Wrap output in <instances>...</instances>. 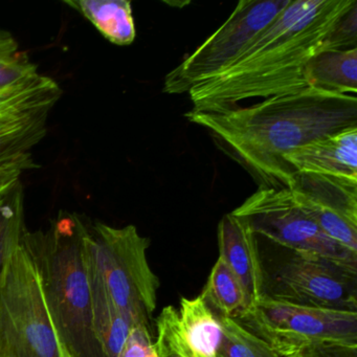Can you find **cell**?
<instances>
[{"label": "cell", "instance_id": "6da1fadb", "mask_svg": "<svg viewBox=\"0 0 357 357\" xmlns=\"http://www.w3.org/2000/svg\"><path fill=\"white\" fill-rule=\"evenodd\" d=\"M356 0H291L229 68L194 85V110H227L307 86L304 68L319 52L356 47Z\"/></svg>", "mask_w": 357, "mask_h": 357}, {"label": "cell", "instance_id": "7a4b0ae2", "mask_svg": "<svg viewBox=\"0 0 357 357\" xmlns=\"http://www.w3.org/2000/svg\"><path fill=\"white\" fill-rule=\"evenodd\" d=\"M188 120L208 130L219 149L245 169L259 188H288L284 156L301 146L357 128L356 96L305 87L248 107L194 110Z\"/></svg>", "mask_w": 357, "mask_h": 357}, {"label": "cell", "instance_id": "3957f363", "mask_svg": "<svg viewBox=\"0 0 357 357\" xmlns=\"http://www.w3.org/2000/svg\"><path fill=\"white\" fill-rule=\"evenodd\" d=\"M87 222L84 216L61 211L47 229H26L22 239L68 357H105L93 331L85 257Z\"/></svg>", "mask_w": 357, "mask_h": 357}, {"label": "cell", "instance_id": "277c9868", "mask_svg": "<svg viewBox=\"0 0 357 357\" xmlns=\"http://www.w3.org/2000/svg\"><path fill=\"white\" fill-rule=\"evenodd\" d=\"M61 96L60 85L40 74L13 35L0 29V162L36 168L31 151L47 135Z\"/></svg>", "mask_w": 357, "mask_h": 357}, {"label": "cell", "instance_id": "5b68a950", "mask_svg": "<svg viewBox=\"0 0 357 357\" xmlns=\"http://www.w3.org/2000/svg\"><path fill=\"white\" fill-rule=\"evenodd\" d=\"M150 241L135 225L114 227L89 220L85 234L87 271L135 324L151 325L160 280L147 258Z\"/></svg>", "mask_w": 357, "mask_h": 357}, {"label": "cell", "instance_id": "8992f818", "mask_svg": "<svg viewBox=\"0 0 357 357\" xmlns=\"http://www.w3.org/2000/svg\"><path fill=\"white\" fill-rule=\"evenodd\" d=\"M0 357H68L22 244L0 275Z\"/></svg>", "mask_w": 357, "mask_h": 357}, {"label": "cell", "instance_id": "52a82bcc", "mask_svg": "<svg viewBox=\"0 0 357 357\" xmlns=\"http://www.w3.org/2000/svg\"><path fill=\"white\" fill-rule=\"evenodd\" d=\"M282 357L324 342L357 344V312L304 306L263 296L238 319Z\"/></svg>", "mask_w": 357, "mask_h": 357}, {"label": "cell", "instance_id": "ba28073f", "mask_svg": "<svg viewBox=\"0 0 357 357\" xmlns=\"http://www.w3.org/2000/svg\"><path fill=\"white\" fill-rule=\"evenodd\" d=\"M231 213L257 237L266 238L290 252L357 269V254L328 237L298 206L288 188H259Z\"/></svg>", "mask_w": 357, "mask_h": 357}, {"label": "cell", "instance_id": "9c48e42d", "mask_svg": "<svg viewBox=\"0 0 357 357\" xmlns=\"http://www.w3.org/2000/svg\"><path fill=\"white\" fill-rule=\"evenodd\" d=\"M291 0H242L227 22L165 78L164 91L185 93L229 68Z\"/></svg>", "mask_w": 357, "mask_h": 357}, {"label": "cell", "instance_id": "30bf717a", "mask_svg": "<svg viewBox=\"0 0 357 357\" xmlns=\"http://www.w3.org/2000/svg\"><path fill=\"white\" fill-rule=\"evenodd\" d=\"M263 296L304 306L357 312V269L287 250L271 266L263 267Z\"/></svg>", "mask_w": 357, "mask_h": 357}, {"label": "cell", "instance_id": "8fae6325", "mask_svg": "<svg viewBox=\"0 0 357 357\" xmlns=\"http://www.w3.org/2000/svg\"><path fill=\"white\" fill-rule=\"evenodd\" d=\"M288 189L328 237L357 254V181L296 172Z\"/></svg>", "mask_w": 357, "mask_h": 357}, {"label": "cell", "instance_id": "7c38bea8", "mask_svg": "<svg viewBox=\"0 0 357 357\" xmlns=\"http://www.w3.org/2000/svg\"><path fill=\"white\" fill-rule=\"evenodd\" d=\"M217 237L219 258L239 280L245 292L248 311L250 310L262 298L264 287L263 262L256 235L242 219L229 213L219 222Z\"/></svg>", "mask_w": 357, "mask_h": 357}, {"label": "cell", "instance_id": "4fadbf2b", "mask_svg": "<svg viewBox=\"0 0 357 357\" xmlns=\"http://www.w3.org/2000/svg\"><path fill=\"white\" fill-rule=\"evenodd\" d=\"M284 162L291 175L317 173L357 181V128L301 146L286 154Z\"/></svg>", "mask_w": 357, "mask_h": 357}, {"label": "cell", "instance_id": "5bb4252c", "mask_svg": "<svg viewBox=\"0 0 357 357\" xmlns=\"http://www.w3.org/2000/svg\"><path fill=\"white\" fill-rule=\"evenodd\" d=\"M304 79L307 86L319 91L356 95V47L319 52L305 66Z\"/></svg>", "mask_w": 357, "mask_h": 357}, {"label": "cell", "instance_id": "9a60e30c", "mask_svg": "<svg viewBox=\"0 0 357 357\" xmlns=\"http://www.w3.org/2000/svg\"><path fill=\"white\" fill-rule=\"evenodd\" d=\"M89 280L96 337L105 357H119L131 329L137 324L116 306L104 286L89 273Z\"/></svg>", "mask_w": 357, "mask_h": 357}, {"label": "cell", "instance_id": "2e32d148", "mask_svg": "<svg viewBox=\"0 0 357 357\" xmlns=\"http://www.w3.org/2000/svg\"><path fill=\"white\" fill-rule=\"evenodd\" d=\"M110 43L130 45L137 37L132 8L127 0H66Z\"/></svg>", "mask_w": 357, "mask_h": 357}, {"label": "cell", "instance_id": "e0dca14e", "mask_svg": "<svg viewBox=\"0 0 357 357\" xmlns=\"http://www.w3.org/2000/svg\"><path fill=\"white\" fill-rule=\"evenodd\" d=\"M178 317L190 346L202 356L217 357L222 331L216 314L204 298H181Z\"/></svg>", "mask_w": 357, "mask_h": 357}, {"label": "cell", "instance_id": "ac0fdd59", "mask_svg": "<svg viewBox=\"0 0 357 357\" xmlns=\"http://www.w3.org/2000/svg\"><path fill=\"white\" fill-rule=\"evenodd\" d=\"M200 296L219 317L238 321L248 311L245 292L239 280L220 258L213 266Z\"/></svg>", "mask_w": 357, "mask_h": 357}, {"label": "cell", "instance_id": "d6986e66", "mask_svg": "<svg viewBox=\"0 0 357 357\" xmlns=\"http://www.w3.org/2000/svg\"><path fill=\"white\" fill-rule=\"evenodd\" d=\"M24 225V193L22 181L0 199V275L22 244Z\"/></svg>", "mask_w": 357, "mask_h": 357}, {"label": "cell", "instance_id": "ffe728a7", "mask_svg": "<svg viewBox=\"0 0 357 357\" xmlns=\"http://www.w3.org/2000/svg\"><path fill=\"white\" fill-rule=\"evenodd\" d=\"M216 317L222 331L217 357H282L268 342L237 319Z\"/></svg>", "mask_w": 357, "mask_h": 357}, {"label": "cell", "instance_id": "44dd1931", "mask_svg": "<svg viewBox=\"0 0 357 357\" xmlns=\"http://www.w3.org/2000/svg\"><path fill=\"white\" fill-rule=\"evenodd\" d=\"M156 330L154 344L160 357H204L190 346L181 329L178 310L174 307L162 309L156 319Z\"/></svg>", "mask_w": 357, "mask_h": 357}, {"label": "cell", "instance_id": "7402d4cb", "mask_svg": "<svg viewBox=\"0 0 357 357\" xmlns=\"http://www.w3.org/2000/svg\"><path fill=\"white\" fill-rule=\"evenodd\" d=\"M119 357H160L152 340L150 326L145 324L133 326Z\"/></svg>", "mask_w": 357, "mask_h": 357}, {"label": "cell", "instance_id": "603a6c76", "mask_svg": "<svg viewBox=\"0 0 357 357\" xmlns=\"http://www.w3.org/2000/svg\"><path fill=\"white\" fill-rule=\"evenodd\" d=\"M302 357H357V344L342 342H324L303 349Z\"/></svg>", "mask_w": 357, "mask_h": 357}, {"label": "cell", "instance_id": "cb8c5ba5", "mask_svg": "<svg viewBox=\"0 0 357 357\" xmlns=\"http://www.w3.org/2000/svg\"><path fill=\"white\" fill-rule=\"evenodd\" d=\"M32 167L22 162H0V199L20 181V176Z\"/></svg>", "mask_w": 357, "mask_h": 357}, {"label": "cell", "instance_id": "d4e9b609", "mask_svg": "<svg viewBox=\"0 0 357 357\" xmlns=\"http://www.w3.org/2000/svg\"><path fill=\"white\" fill-rule=\"evenodd\" d=\"M290 357H302V356H300V355H292V356H290Z\"/></svg>", "mask_w": 357, "mask_h": 357}]
</instances>
